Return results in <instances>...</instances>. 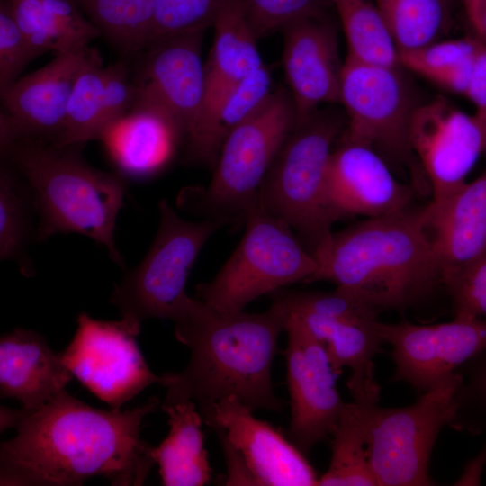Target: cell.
Returning a JSON list of instances; mask_svg holds the SVG:
<instances>
[{
  "label": "cell",
  "mask_w": 486,
  "mask_h": 486,
  "mask_svg": "<svg viewBox=\"0 0 486 486\" xmlns=\"http://www.w3.org/2000/svg\"><path fill=\"white\" fill-rule=\"evenodd\" d=\"M441 284L452 299L455 316L486 317V253L445 273Z\"/></svg>",
  "instance_id": "obj_36"
},
{
  "label": "cell",
  "mask_w": 486,
  "mask_h": 486,
  "mask_svg": "<svg viewBox=\"0 0 486 486\" xmlns=\"http://www.w3.org/2000/svg\"><path fill=\"white\" fill-rule=\"evenodd\" d=\"M171 320L176 338L190 348L191 357L182 371L161 375L166 388L162 406L193 400L202 419L226 398H236L252 411L284 410L272 383L284 331L277 305L260 313L226 311L187 296Z\"/></svg>",
  "instance_id": "obj_2"
},
{
  "label": "cell",
  "mask_w": 486,
  "mask_h": 486,
  "mask_svg": "<svg viewBox=\"0 0 486 486\" xmlns=\"http://www.w3.org/2000/svg\"><path fill=\"white\" fill-rule=\"evenodd\" d=\"M469 22L479 39L482 33V14L486 0H463Z\"/></svg>",
  "instance_id": "obj_41"
},
{
  "label": "cell",
  "mask_w": 486,
  "mask_h": 486,
  "mask_svg": "<svg viewBox=\"0 0 486 486\" xmlns=\"http://www.w3.org/2000/svg\"><path fill=\"white\" fill-rule=\"evenodd\" d=\"M297 123L289 90H274L266 102L224 140L206 186L184 187L177 196L186 212L233 227L257 206L262 182Z\"/></svg>",
  "instance_id": "obj_6"
},
{
  "label": "cell",
  "mask_w": 486,
  "mask_h": 486,
  "mask_svg": "<svg viewBox=\"0 0 486 486\" xmlns=\"http://www.w3.org/2000/svg\"><path fill=\"white\" fill-rule=\"evenodd\" d=\"M34 214L37 213L26 182L3 159L0 168V258L14 262L26 276L35 273L29 254L31 243L36 241Z\"/></svg>",
  "instance_id": "obj_27"
},
{
  "label": "cell",
  "mask_w": 486,
  "mask_h": 486,
  "mask_svg": "<svg viewBox=\"0 0 486 486\" xmlns=\"http://www.w3.org/2000/svg\"><path fill=\"white\" fill-rule=\"evenodd\" d=\"M400 68L346 56L339 104L347 120L338 140L372 148L391 168H408L415 188L426 193L430 186L410 142V121L418 104Z\"/></svg>",
  "instance_id": "obj_8"
},
{
  "label": "cell",
  "mask_w": 486,
  "mask_h": 486,
  "mask_svg": "<svg viewBox=\"0 0 486 486\" xmlns=\"http://www.w3.org/2000/svg\"><path fill=\"white\" fill-rule=\"evenodd\" d=\"M37 56L14 19L11 0H0V89L15 82Z\"/></svg>",
  "instance_id": "obj_37"
},
{
  "label": "cell",
  "mask_w": 486,
  "mask_h": 486,
  "mask_svg": "<svg viewBox=\"0 0 486 486\" xmlns=\"http://www.w3.org/2000/svg\"><path fill=\"white\" fill-rule=\"evenodd\" d=\"M202 36L203 32L181 34L148 46L133 83L131 109L163 116L183 133L185 142L196 126L204 95Z\"/></svg>",
  "instance_id": "obj_16"
},
{
  "label": "cell",
  "mask_w": 486,
  "mask_h": 486,
  "mask_svg": "<svg viewBox=\"0 0 486 486\" xmlns=\"http://www.w3.org/2000/svg\"><path fill=\"white\" fill-rule=\"evenodd\" d=\"M99 53L89 46L55 55L38 70L0 89L4 112L0 141L32 140L55 144L60 138L73 86Z\"/></svg>",
  "instance_id": "obj_17"
},
{
  "label": "cell",
  "mask_w": 486,
  "mask_h": 486,
  "mask_svg": "<svg viewBox=\"0 0 486 486\" xmlns=\"http://www.w3.org/2000/svg\"><path fill=\"white\" fill-rule=\"evenodd\" d=\"M227 0H158L146 47L159 40L213 26Z\"/></svg>",
  "instance_id": "obj_34"
},
{
  "label": "cell",
  "mask_w": 486,
  "mask_h": 486,
  "mask_svg": "<svg viewBox=\"0 0 486 486\" xmlns=\"http://www.w3.org/2000/svg\"><path fill=\"white\" fill-rule=\"evenodd\" d=\"M465 96L475 105L473 117L482 131L486 154V44L483 41L477 55L474 71Z\"/></svg>",
  "instance_id": "obj_40"
},
{
  "label": "cell",
  "mask_w": 486,
  "mask_h": 486,
  "mask_svg": "<svg viewBox=\"0 0 486 486\" xmlns=\"http://www.w3.org/2000/svg\"><path fill=\"white\" fill-rule=\"evenodd\" d=\"M474 385L481 396L486 400V362L476 374Z\"/></svg>",
  "instance_id": "obj_42"
},
{
  "label": "cell",
  "mask_w": 486,
  "mask_h": 486,
  "mask_svg": "<svg viewBox=\"0 0 486 486\" xmlns=\"http://www.w3.org/2000/svg\"><path fill=\"white\" fill-rule=\"evenodd\" d=\"M11 4L20 30L36 52L59 54L58 38L42 0H11Z\"/></svg>",
  "instance_id": "obj_38"
},
{
  "label": "cell",
  "mask_w": 486,
  "mask_h": 486,
  "mask_svg": "<svg viewBox=\"0 0 486 486\" xmlns=\"http://www.w3.org/2000/svg\"><path fill=\"white\" fill-rule=\"evenodd\" d=\"M158 211V230L148 253L124 272L110 298L122 318L140 328L147 319H173L188 296V276L203 246L227 226L217 220H184L165 198Z\"/></svg>",
  "instance_id": "obj_11"
},
{
  "label": "cell",
  "mask_w": 486,
  "mask_h": 486,
  "mask_svg": "<svg viewBox=\"0 0 486 486\" xmlns=\"http://www.w3.org/2000/svg\"><path fill=\"white\" fill-rule=\"evenodd\" d=\"M482 42L474 35L398 50L399 64L447 91L465 95Z\"/></svg>",
  "instance_id": "obj_28"
},
{
  "label": "cell",
  "mask_w": 486,
  "mask_h": 486,
  "mask_svg": "<svg viewBox=\"0 0 486 486\" xmlns=\"http://www.w3.org/2000/svg\"><path fill=\"white\" fill-rule=\"evenodd\" d=\"M481 40L486 44V2L482 14V33Z\"/></svg>",
  "instance_id": "obj_43"
},
{
  "label": "cell",
  "mask_w": 486,
  "mask_h": 486,
  "mask_svg": "<svg viewBox=\"0 0 486 486\" xmlns=\"http://www.w3.org/2000/svg\"><path fill=\"white\" fill-rule=\"evenodd\" d=\"M285 316L297 320L326 349L338 376L346 381L353 400L377 404L381 386L375 378L374 357L384 344L379 310L355 292L336 287L328 292L279 289L269 294Z\"/></svg>",
  "instance_id": "obj_7"
},
{
  "label": "cell",
  "mask_w": 486,
  "mask_h": 486,
  "mask_svg": "<svg viewBox=\"0 0 486 486\" xmlns=\"http://www.w3.org/2000/svg\"><path fill=\"white\" fill-rule=\"evenodd\" d=\"M327 171V196L337 220L375 218L410 207V188L395 178L388 163L372 148L338 141Z\"/></svg>",
  "instance_id": "obj_20"
},
{
  "label": "cell",
  "mask_w": 486,
  "mask_h": 486,
  "mask_svg": "<svg viewBox=\"0 0 486 486\" xmlns=\"http://www.w3.org/2000/svg\"><path fill=\"white\" fill-rule=\"evenodd\" d=\"M345 124L335 113L317 111L296 123L267 171L257 207L288 224L318 259L338 220L327 196V171Z\"/></svg>",
  "instance_id": "obj_5"
},
{
  "label": "cell",
  "mask_w": 486,
  "mask_h": 486,
  "mask_svg": "<svg viewBox=\"0 0 486 486\" xmlns=\"http://www.w3.org/2000/svg\"><path fill=\"white\" fill-rule=\"evenodd\" d=\"M238 245L196 298L221 310L239 311L256 298L294 283H310L316 258L292 229L257 206L247 216Z\"/></svg>",
  "instance_id": "obj_9"
},
{
  "label": "cell",
  "mask_w": 486,
  "mask_h": 486,
  "mask_svg": "<svg viewBox=\"0 0 486 486\" xmlns=\"http://www.w3.org/2000/svg\"><path fill=\"white\" fill-rule=\"evenodd\" d=\"M106 68L98 54L79 74L67 107L65 125L55 145H83L102 136L101 118Z\"/></svg>",
  "instance_id": "obj_33"
},
{
  "label": "cell",
  "mask_w": 486,
  "mask_h": 486,
  "mask_svg": "<svg viewBox=\"0 0 486 486\" xmlns=\"http://www.w3.org/2000/svg\"><path fill=\"white\" fill-rule=\"evenodd\" d=\"M375 404L353 400L343 407L331 435V459L328 470L319 477L321 486H376L371 470L367 443Z\"/></svg>",
  "instance_id": "obj_26"
},
{
  "label": "cell",
  "mask_w": 486,
  "mask_h": 486,
  "mask_svg": "<svg viewBox=\"0 0 486 486\" xmlns=\"http://www.w3.org/2000/svg\"><path fill=\"white\" fill-rule=\"evenodd\" d=\"M2 158L24 179L38 223L36 241L58 233H77L106 249L125 269L115 245L116 220L124 204L125 179L85 161L81 145L58 146L32 140L0 141Z\"/></svg>",
  "instance_id": "obj_4"
},
{
  "label": "cell",
  "mask_w": 486,
  "mask_h": 486,
  "mask_svg": "<svg viewBox=\"0 0 486 486\" xmlns=\"http://www.w3.org/2000/svg\"><path fill=\"white\" fill-rule=\"evenodd\" d=\"M392 346V380L422 393L486 349V319L457 317L448 322L418 325L407 320L379 323Z\"/></svg>",
  "instance_id": "obj_14"
},
{
  "label": "cell",
  "mask_w": 486,
  "mask_h": 486,
  "mask_svg": "<svg viewBox=\"0 0 486 486\" xmlns=\"http://www.w3.org/2000/svg\"><path fill=\"white\" fill-rule=\"evenodd\" d=\"M425 228L440 276L486 253V173L446 201L425 206Z\"/></svg>",
  "instance_id": "obj_22"
},
{
  "label": "cell",
  "mask_w": 486,
  "mask_h": 486,
  "mask_svg": "<svg viewBox=\"0 0 486 486\" xmlns=\"http://www.w3.org/2000/svg\"><path fill=\"white\" fill-rule=\"evenodd\" d=\"M257 39L310 17L325 14L330 0H238Z\"/></svg>",
  "instance_id": "obj_35"
},
{
  "label": "cell",
  "mask_w": 486,
  "mask_h": 486,
  "mask_svg": "<svg viewBox=\"0 0 486 486\" xmlns=\"http://www.w3.org/2000/svg\"><path fill=\"white\" fill-rule=\"evenodd\" d=\"M168 415L170 430L166 437L153 446L151 454L159 465L165 486H202L211 481L212 469L204 449L202 417L193 401L162 406Z\"/></svg>",
  "instance_id": "obj_25"
},
{
  "label": "cell",
  "mask_w": 486,
  "mask_h": 486,
  "mask_svg": "<svg viewBox=\"0 0 486 486\" xmlns=\"http://www.w3.org/2000/svg\"><path fill=\"white\" fill-rule=\"evenodd\" d=\"M310 280L328 281L377 309L403 310L441 284L425 228V207L367 218L331 238Z\"/></svg>",
  "instance_id": "obj_3"
},
{
  "label": "cell",
  "mask_w": 486,
  "mask_h": 486,
  "mask_svg": "<svg viewBox=\"0 0 486 486\" xmlns=\"http://www.w3.org/2000/svg\"><path fill=\"white\" fill-rule=\"evenodd\" d=\"M463 386V376L454 372L407 407L374 406L367 452L377 485L435 484L431 453L441 429L454 427Z\"/></svg>",
  "instance_id": "obj_10"
},
{
  "label": "cell",
  "mask_w": 486,
  "mask_h": 486,
  "mask_svg": "<svg viewBox=\"0 0 486 486\" xmlns=\"http://www.w3.org/2000/svg\"><path fill=\"white\" fill-rule=\"evenodd\" d=\"M346 35L347 56L368 63L400 67L398 49L374 0H330Z\"/></svg>",
  "instance_id": "obj_29"
},
{
  "label": "cell",
  "mask_w": 486,
  "mask_h": 486,
  "mask_svg": "<svg viewBox=\"0 0 486 486\" xmlns=\"http://www.w3.org/2000/svg\"><path fill=\"white\" fill-rule=\"evenodd\" d=\"M214 38L204 63V95L200 117L187 139L186 160L197 164L215 114L228 94L263 61L238 0H227L213 23Z\"/></svg>",
  "instance_id": "obj_21"
},
{
  "label": "cell",
  "mask_w": 486,
  "mask_h": 486,
  "mask_svg": "<svg viewBox=\"0 0 486 486\" xmlns=\"http://www.w3.org/2000/svg\"><path fill=\"white\" fill-rule=\"evenodd\" d=\"M75 1L76 2L77 0H75Z\"/></svg>",
  "instance_id": "obj_44"
},
{
  "label": "cell",
  "mask_w": 486,
  "mask_h": 486,
  "mask_svg": "<svg viewBox=\"0 0 486 486\" xmlns=\"http://www.w3.org/2000/svg\"><path fill=\"white\" fill-rule=\"evenodd\" d=\"M283 315L287 333L284 354L291 404L287 436L308 456L313 446L332 435L345 402L337 389L338 375L324 346L297 320Z\"/></svg>",
  "instance_id": "obj_13"
},
{
  "label": "cell",
  "mask_w": 486,
  "mask_h": 486,
  "mask_svg": "<svg viewBox=\"0 0 486 486\" xmlns=\"http://www.w3.org/2000/svg\"><path fill=\"white\" fill-rule=\"evenodd\" d=\"M253 412L236 398H226L214 405L203 422L238 453L256 485H318L319 477L307 456Z\"/></svg>",
  "instance_id": "obj_18"
},
{
  "label": "cell",
  "mask_w": 486,
  "mask_h": 486,
  "mask_svg": "<svg viewBox=\"0 0 486 486\" xmlns=\"http://www.w3.org/2000/svg\"><path fill=\"white\" fill-rule=\"evenodd\" d=\"M159 400L121 411L93 408L65 391L42 406L1 407V431L17 434L0 446V485L72 486L94 476L112 485H142L156 464L142 440L143 418Z\"/></svg>",
  "instance_id": "obj_1"
},
{
  "label": "cell",
  "mask_w": 486,
  "mask_h": 486,
  "mask_svg": "<svg viewBox=\"0 0 486 486\" xmlns=\"http://www.w3.org/2000/svg\"><path fill=\"white\" fill-rule=\"evenodd\" d=\"M101 140L124 179L147 180L170 161L183 133L163 116L131 109Z\"/></svg>",
  "instance_id": "obj_24"
},
{
  "label": "cell",
  "mask_w": 486,
  "mask_h": 486,
  "mask_svg": "<svg viewBox=\"0 0 486 486\" xmlns=\"http://www.w3.org/2000/svg\"><path fill=\"white\" fill-rule=\"evenodd\" d=\"M398 49H418L437 41L450 27L447 0H374Z\"/></svg>",
  "instance_id": "obj_30"
},
{
  "label": "cell",
  "mask_w": 486,
  "mask_h": 486,
  "mask_svg": "<svg viewBox=\"0 0 486 486\" xmlns=\"http://www.w3.org/2000/svg\"><path fill=\"white\" fill-rule=\"evenodd\" d=\"M272 86L271 70L264 63L236 85L215 114L198 165L214 167L228 134L266 102L274 92Z\"/></svg>",
  "instance_id": "obj_31"
},
{
  "label": "cell",
  "mask_w": 486,
  "mask_h": 486,
  "mask_svg": "<svg viewBox=\"0 0 486 486\" xmlns=\"http://www.w3.org/2000/svg\"><path fill=\"white\" fill-rule=\"evenodd\" d=\"M134 101V84L122 63L106 67L104 104L101 118L102 136L130 111Z\"/></svg>",
  "instance_id": "obj_39"
},
{
  "label": "cell",
  "mask_w": 486,
  "mask_h": 486,
  "mask_svg": "<svg viewBox=\"0 0 486 486\" xmlns=\"http://www.w3.org/2000/svg\"><path fill=\"white\" fill-rule=\"evenodd\" d=\"M72 373L39 333L17 328L0 339V392L34 410L65 391Z\"/></svg>",
  "instance_id": "obj_23"
},
{
  "label": "cell",
  "mask_w": 486,
  "mask_h": 486,
  "mask_svg": "<svg viewBox=\"0 0 486 486\" xmlns=\"http://www.w3.org/2000/svg\"><path fill=\"white\" fill-rule=\"evenodd\" d=\"M281 32L283 68L299 123L322 104H339L344 63L337 31L326 14L296 21Z\"/></svg>",
  "instance_id": "obj_19"
},
{
  "label": "cell",
  "mask_w": 486,
  "mask_h": 486,
  "mask_svg": "<svg viewBox=\"0 0 486 486\" xmlns=\"http://www.w3.org/2000/svg\"><path fill=\"white\" fill-rule=\"evenodd\" d=\"M73 339L60 356L74 376L112 410L153 383H161L147 364L137 343L140 328L122 318L94 320L81 312Z\"/></svg>",
  "instance_id": "obj_12"
},
{
  "label": "cell",
  "mask_w": 486,
  "mask_h": 486,
  "mask_svg": "<svg viewBox=\"0 0 486 486\" xmlns=\"http://www.w3.org/2000/svg\"><path fill=\"white\" fill-rule=\"evenodd\" d=\"M410 142L439 204L465 183L478 158L485 154L482 131L473 116L436 96L418 104L410 125Z\"/></svg>",
  "instance_id": "obj_15"
},
{
  "label": "cell",
  "mask_w": 486,
  "mask_h": 486,
  "mask_svg": "<svg viewBox=\"0 0 486 486\" xmlns=\"http://www.w3.org/2000/svg\"><path fill=\"white\" fill-rule=\"evenodd\" d=\"M88 18L126 51L146 47L158 0H77Z\"/></svg>",
  "instance_id": "obj_32"
}]
</instances>
